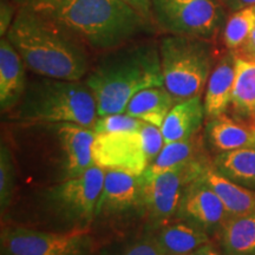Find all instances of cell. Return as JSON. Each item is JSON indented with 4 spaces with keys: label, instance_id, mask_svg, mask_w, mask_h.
<instances>
[{
    "label": "cell",
    "instance_id": "obj_2",
    "mask_svg": "<svg viewBox=\"0 0 255 255\" xmlns=\"http://www.w3.org/2000/svg\"><path fill=\"white\" fill-rule=\"evenodd\" d=\"M84 82L97 103L98 117L124 114L139 91L164 87L158 41L138 38L102 52Z\"/></svg>",
    "mask_w": 255,
    "mask_h": 255
},
{
    "label": "cell",
    "instance_id": "obj_21",
    "mask_svg": "<svg viewBox=\"0 0 255 255\" xmlns=\"http://www.w3.org/2000/svg\"><path fill=\"white\" fill-rule=\"evenodd\" d=\"M202 178L220 196L231 216L255 213L254 189L241 186L222 176L213 169V164L205 171Z\"/></svg>",
    "mask_w": 255,
    "mask_h": 255
},
{
    "label": "cell",
    "instance_id": "obj_25",
    "mask_svg": "<svg viewBox=\"0 0 255 255\" xmlns=\"http://www.w3.org/2000/svg\"><path fill=\"white\" fill-rule=\"evenodd\" d=\"M255 25V5L235 11L223 28V41L232 52L240 49L251 36Z\"/></svg>",
    "mask_w": 255,
    "mask_h": 255
},
{
    "label": "cell",
    "instance_id": "obj_22",
    "mask_svg": "<svg viewBox=\"0 0 255 255\" xmlns=\"http://www.w3.org/2000/svg\"><path fill=\"white\" fill-rule=\"evenodd\" d=\"M156 239L164 255H189L209 242L208 233L181 220L163 226Z\"/></svg>",
    "mask_w": 255,
    "mask_h": 255
},
{
    "label": "cell",
    "instance_id": "obj_33",
    "mask_svg": "<svg viewBox=\"0 0 255 255\" xmlns=\"http://www.w3.org/2000/svg\"><path fill=\"white\" fill-rule=\"evenodd\" d=\"M229 9L232 11H239V9L250 7L255 5V0H221Z\"/></svg>",
    "mask_w": 255,
    "mask_h": 255
},
{
    "label": "cell",
    "instance_id": "obj_15",
    "mask_svg": "<svg viewBox=\"0 0 255 255\" xmlns=\"http://www.w3.org/2000/svg\"><path fill=\"white\" fill-rule=\"evenodd\" d=\"M26 65L7 37L0 39V110L8 114L23 97L27 84Z\"/></svg>",
    "mask_w": 255,
    "mask_h": 255
},
{
    "label": "cell",
    "instance_id": "obj_20",
    "mask_svg": "<svg viewBox=\"0 0 255 255\" xmlns=\"http://www.w3.org/2000/svg\"><path fill=\"white\" fill-rule=\"evenodd\" d=\"M175 103L174 97L165 87H152L133 96L128 104L126 114L161 128Z\"/></svg>",
    "mask_w": 255,
    "mask_h": 255
},
{
    "label": "cell",
    "instance_id": "obj_7",
    "mask_svg": "<svg viewBox=\"0 0 255 255\" xmlns=\"http://www.w3.org/2000/svg\"><path fill=\"white\" fill-rule=\"evenodd\" d=\"M105 170L94 164L87 171L63 182L47 186L41 201L47 213L72 229L87 228L95 219Z\"/></svg>",
    "mask_w": 255,
    "mask_h": 255
},
{
    "label": "cell",
    "instance_id": "obj_19",
    "mask_svg": "<svg viewBox=\"0 0 255 255\" xmlns=\"http://www.w3.org/2000/svg\"><path fill=\"white\" fill-rule=\"evenodd\" d=\"M216 235L226 255H255V213L229 216Z\"/></svg>",
    "mask_w": 255,
    "mask_h": 255
},
{
    "label": "cell",
    "instance_id": "obj_18",
    "mask_svg": "<svg viewBox=\"0 0 255 255\" xmlns=\"http://www.w3.org/2000/svg\"><path fill=\"white\" fill-rule=\"evenodd\" d=\"M205 143V136L201 132H197L196 135L183 141L165 143L161 152L148 165L141 176L152 177L180 164L206 158Z\"/></svg>",
    "mask_w": 255,
    "mask_h": 255
},
{
    "label": "cell",
    "instance_id": "obj_27",
    "mask_svg": "<svg viewBox=\"0 0 255 255\" xmlns=\"http://www.w3.org/2000/svg\"><path fill=\"white\" fill-rule=\"evenodd\" d=\"M145 122L142 120L135 119L128 114H115L108 116H100L96 121L94 128L95 135L105 132L129 131V130H139Z\"/></svg>",
    "mask_w": 255,
    "mask_h": 255
},
{
    "label": "cell",
    "instance_id": "obj_13",
    "mask_svg": "<svg viewBox=\"0 0 255 255\" xmlns=\"http://www.w3.org/2000/svg\"><path fill=\"white\" fill-rule=\"evenodd\" d=\"M136 208L143 209L139 175L119 170H105L95 219L100 216L120 215Z\"/></svg>",
    "mask_w": 255,
    "mask_h": 255
},
{
    "label": "cell",
    "instance_id": "obj_10",
    "mask_svg": "<svg viewBox=\"0 0 255 255\" xmlns=\"http://www.w3.org/2000/svg\"><path fill=\"white\" fill-rule=\"evenodd\" d=\"M1 255H91L88 228L65 232L38 231L21 226L1 229Z\"/></svg>",
    "mask_w": 255,
    "mask_h": 255
},
{
    "label": "cell",
    "instance_id": "obj_23",
    "mask_svg": "<svg viewBox=\"0 0 255 255\" xmlns=\"http://www.w3.org/2000/svg\"><path fill=\"white\" fill-rule=\"evenodd\" d=\"M213 169L233 182L255 189V148H242L216 154Z\"/></svg>",
    "mask_w": 255,
    "mask_h": 255
},
{
    "label": "cell",
    "instance_id": "obj_26",
    "mask_svg": "<svg viewBox=\"0 0 255 255\" xmlns=\"http://www.w3.org/2000/svg\"><path fill=\"white\" fill-rule=\"evenodd\" d=\"M15 163L8 145L1 142L0 145V208L4 213L11 205L15 188Z\"/></svg>",
    "mask_w": 255,
    "mask_h": 255
},
{
    "label": "cell",
    "instance_id": "obj_17",
    "mask_svg": "<svg viewBox=\"0 0 255 255\" xmlns=\"http://www.w3.org/2000/svg\"><path fill=\"white\" fill-rule=\"evenodd\" d=\"M205 117V107L201 96L175 103L161 127L164 142L183 141L196 135L200 132Z\"/></svg>",
    "mask_w": 255,
    "mask_h": 255
},
{
    "label": "cell",
    "instance_id": "obj_31",
    "mask_svg": "<svg viewBox=\"0 0 255 255\" xmlns=\"http://www.w3.org/2000/svg\"><path fill=\"white\" fill-rule=\"evenodd\" d=\"M122 1L129 5L145 21L155 26L154 19H152V0H122Z\"/></svg>",
    "mask_w": 255,
    "mask_h": 255
},
{
    "label": "cell",
    "instance_id": "obj_24",
    "mask_svg": "<svg viewBox=\"0 0 255 255\" xmlns=\"http://www.w3.org/2000/svg\"><path fill=\"white\" fill-rule=\"evenodd\" d=\"M231 104L238 119H254L255 60H246L237 57L235 81Z\"/></svg>",
    "mask_w": 255,
    "mask_h": 255
},
{
    "label": "cell",
    "instance_id": "obj_1",
    "mask_svg": "<svg viewBox=\"0 0 255 255\" xmlns=\"http://www.w3.org/2000/svg\"><path fill=\"white\" fill-rule=\"evenodd\" d=\"M71 32L91 51L105 52L154 33L122 0H14Z\"/></svg>",
    "mask_w": 255,
    "mask_h": 255
},
{
    "label": "cell",
    "instance_id": "obj_34",
    "mask_svg": "<svg viewBox=\"0 0 255 255\" xmlns=\"http://www.w3.org/2000/svg\"><path fill=\"white\" fill-rule=\"evenodd\" d=\"M189 255H226V254L220 253V252L216 251L215 248L208 242V244L203 245V246L197 248L196 251H194L193 253H190Z\"/></svg>",
    "mask_w": 255,
    "mask_h": 255
},
{
    "label": "cell",
    "instance_id": "obj_29",
    "mask_svg": "<svg viewBox=\"0 0 255 255\" xmlns=\"http://www.w3.org/2000/svg\"><path fill=\"white\" fill-rule=\"evenodd\" d=\"M122 255H164L157 239L145 238L132 244Z\"/></svg>",
    "mask_w": 255,
    "mask_h": 255
},
{
    "label": "cell",
    "instance_id": "obj_11",
    "mask_svg": "<svg viewBox=\"0 0 255 255\" xmlns=\"http://www.w3.org/2000/svg\"><path fill=\"white\" fill-rule=\"evenodd\" d=\"M91 152L94 164L104 170L141 175L149 165L139 130L97 133Z\"/></svg>",
    "mask_w": 255,
    "mask_h": 255
},
{
    "label": "cell",
    "instance_id": "obj_16",
    "mask_svg": "<svg viewBox=\"0 0 255 255\" xmlns=\"http://www.w3.org/2000/svg\"><path fill=\"white\" fill-rule=\"evenodd\" d=\"M235 63H237V57L231 51L219 60L210 73L206 87L205 98H203L207 119L219 116L227 111L232 102L233 88H234Z\"/></svg>",
    "mask_w": 255,
    "mask_h": 255
},
{
    "label": "cell",
    "instance_id": "obj_5",
    "mask_svg": "<svg viewBox=\"0 0 255 255\" xmlns=\"http://www.w3.org/2000/svg\"><path fill=\"white\" fill-rule=\"evenodd\" d=\"M8 119L15 124L76 123L94 128L98 119L97 103L84 81H66L36 75Z\"/></svg>",
    "mask_w": 255,
    "mask_h": 255
},
{
    "label": "cell",
    "instance_id": "obj_6",
    "mask_svg": "<svg viewBox=\"0 0 255 255\" xmlns=\"http://www.w3.org/2000/svg\"><path fill=\"white\" fill-rule=\"evenodd\" d=\"M164 87L175 102L202 95L212 73V45L207 39L164 33L158 40Z\"/></svg>",
    "mask_w": 255,
    "mask_h": 255
},
{
    "label": "cell",
    "instance_id": "obj_9",
    "mask_svg": "<svg viewBox=\"0 0 255 255\" xmlns=\"http://www.w3.org/2000/svg\"><path fill=\"white\" fill-rule=\"evenodd\" d=\"M213 162L208 157L174 167L152 177H142V207L154 225H164L174 218L188 184L205 174Z\"/></svg>",
    "mask_w": 255,
    "mask_h": 255
},
{
    "label": "cell",
    "instance_id": "obj_35",
    "mask_svg": "<svg viewBox=\"0 0 255 255\" xmlns=\"http://www.w3.org/2000/svg\"><path fill=\"white\" fill-rule=\"evenodd\" d=\"M253 126L255 127V116H254V119H253Z\"/></svg>",
    "mask_w": 255,
    "mask_h": 255
},
{
    "label": "cell",
    "instance_id": "obj_3",
    "mask_svg": "<svg viewBox=\"0 0 255 255\" xmlns=\"http://www.w3.org/2000/svg\"><path fill=\"white\" fill-rule=\"evenodd\" d=\"M34 75L82 81L90 71V49L71 32L26 6H19L6 33Z\"/></svg>",
    "mask_w": 255,
    "mask_h": 255
},
{
    "label": "cell",
    "instance_id": "obj_4",
    "mask_svg": "<svg viewBox=\"0 0 255 255\" xmlns=\"http://www.w3.org/2000/svg\"><path fill=\"white\" fill-rule=\"evenodd\" d=\"M21 128V152L30 176L56 184L78 176L94 165L91 128L76 123L15 124Z\"/></svg>",
    "mask_w": 255,
    "mask_h": 255
},
{
    "label": "cell",
    "instance_id": "obj_32",
    "mask_svg": "<svg viewBox=\"0 0 255 255\" xmlns=\"http://www.w3.org/2000/svg\"><path fill=\"white\" fill-rule=\"evenodd\" d=\"M233 53H234L238 58H242L246 60H255V25L251 36L248 37V39L246 40V43H245L240 49Z\"/></svg>",
    "mask_w": 255,
    "mask_h": 255
},
{
    "label": "cell",
    "instance_id": "obj_30",
    "mask_svg": "<svg viewBox=\"0 0 255 255\" xmlns=\"http://www.w3.org/2000/svg\"><path fill=\"white\" fill-rule=\"evenodd\" d=\"M18 11V5L14 0H1L0 1V36L5 37L13 23Z\"/></svg>",
    "mask_w": 255,
    "mask_h": 255
},
{
    "label": "cell",
    "instance_id": "obj_12",
    "mask_svg": "<svg viewBox=\"0 0 255 255\" xmlns=\"http://www.w3.org/2000/svg\"><path fill=\"white\" fill-rule=\"evenodd\" d=\"M229 216L222 200L201 176L184 189L174 218L216 233Z\"/></svg>",
    "mask_w": 255,
    "mask_h": 255
},
{
    "label": "cell",
    "instance_id": "obj_14",
    "mask_svg": "<svg viewBox=\"0 0 255 255\" xmlns=\"http://www.w3.org/2000/svg\"><path fill=\"white\" fill-rule=\"evenodd\" d=\"M205 142L216 154L242 148H255V127L228 115L208 119L205 127Z\"/></svg>",
    "mask_w": 255,
    "mask_h": 255
},
{
    "label": "cell",
    "instance_id": "obj_28",
    "mask_svg": "<svg viewBox=\"0 0 255 255\" xmlns=\"http://www.w3.org/2000/svg\"><path fill=\"white\" fill-rule=\"evenodd\" d=\"M141 132L143 145H144V150L146 158H148L149 164L156 158L159 152L165 144L163 133H162L161 128L152 126V124L144 123L139 129Z\"/></svg>",
    "mask_w": 255,
    "mask_h": 255
},
{
    "label": "cell",
    "instance_id": "obj_8",
    "mask_svg": "<svg viewBox=\"0 0 255 255\" xmlns=\"http://www.w3.org/2000/svg\"><path fill=\"white\" fill-rule=\"evenodd\" d=\"M221 0H152L155 26L164 33L212 39L225 19Z\"/></svg>",
    "mask_w": 255,
    "mask_h": 255
}]
</instances>
